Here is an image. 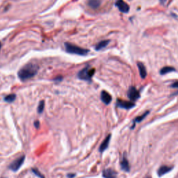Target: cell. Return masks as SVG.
I'll use <instances>...</instances> for the list:
<instances>
[{"instance_id": "6da1fadb", "label": "cell", "mask_w": 178, "mask_h": 178, "mask_svg": "<svg viewBox=\"0 0 178 178\" xmlns=\"http://www.w3.org/2000/svg\"><path fill=\"white\" fill-rule=\"evenodd\" d=\"M38 65L36 63H29L24 66L18 72V77L22 81H26L34 77L38 73Z\"/></svg>"}, {"instance_id": "7a4b0ae2", "label": "cell", "mask_w": 178, "mask_h": 178, "mask_svg": "<svg viewBox=\"0 0 178 178\" xmlns=\"http://www.w3.org/2000/svg\"><path fill=\"white\" fill-rule=\"evenodd\" d=\"M65 47H66L67 52L70 54H73L85 56L89 52L88 49H83V48L79 47V46L69 43V42H66V43H65Z\"/></svg>"}, {"instance_id": "3957f363", "label": "cell", "mask_w": 178, "mask_h": 178, "mask_svg": "<svg viewBox=\"0 0 178 178\" xmlns=\"http://www.w3.org/2000/svg\"><path fill=\"white\" fill-rule=\"evenodd\" d=\"M95 72V70L94 68H91L89 66H87L78 72L77 77L81 80L91 81L92 77L94 75Z\"/></svg>"}, {"instance_id": "277c9868", "label": "cell", "mask_w": 178, "mask_h": 178, "mask_svg": "<svg viewBox=\"0 0 178 178\" xmlns=\"http://www.w3.org/2000/svg\"><path fill=\"white\" fill-rule=\"evenodd\" d=\"M25 159V156L22 155L21 157H18V159H15L11 164L9 165V168L13 171L16 172L20 169V167L22 166V165L24 164V161Z\"/></svg>"}, {"instance_id": "5b68a950", "label": "cell", "mask_w": 178, "mask_h": 178, "mask_svg": "<svg viewBox=\"0 0 178 178\" xmlns=\"http://www.w3.org/2000/svg\"><path fill=\"white\" fill-rule=\"evenodd\" d=\"M127 96L131 101H136L140 97V93L134 87H130L127 92Z\"/></svg>"}, {"instance_id": "8992f818", "label": "cell", "mask_w": 178, "mask_h": 178, "mask_svg": "<svg viewBox=\"0 0 178 178\" xmlns=\"http://www.w3.org/2000/svg\"><path fill=\"white\" fill-rule=\"evenodd\" d=\"M116 6L120 11L124 13H127L129 11V6L123 0H117L116 1Z\"/></svg>"}, {"instance_id": "52a82bcc", "label": "cell", "mask_w": 178, "mask_h": 178, "mask_svg": "<svg viewBox=\"0 0 178 178\" xmlns=\"http://www.w3.org/2000/svg\"><path fill=\"white\" fill-rule=\"evenodd\" d=\"M116 105L118 107L122 109H129L133 108L134 107L135 105L133 102H128L125 101V100H117Z\"/></svg>"}, {"instance_id": "ba28073f", "label": "cell", "mask_w": 178, "mask_h": 178, "mask_svg": "<svg viewBox=\"0 0 178 178\" xmlns=\"http://www.w3.org/2000/svg\"><path fill=\"white\" fill-rule=\"evenodd\" d=\"M102 176L105 178H116L117 172L112 168H107L103 170Z\"/></svg>"}, {"instance_id": "9c48e42d", "label": "cell", "mask_w": 178, "mask_h": 178, "mask_svg": "<svg viewBox=\"0 0 178 178\" xmlns=\"http://www.w3.org/2000/svg\"><path fill=\"white\" fill-rule=\"evenodd\" d=\"M100 97H101L102 101L105 105H109V104H110L111 100H112V97H111V95L109 94V93L105 91V90H102V91L101 96H100Z\"/></svg>"}, {"instance_id": "30bf717a", "label": "cell", "mask_w": 178, "mask_h": 178, "mask_svg": "<svg viewBox=\"0 0 178 178\" xmlns=\"http://www.w3.org/2000/svg\"><path fill=\"white\" fill-rule=\"evenodd\" d=\"M120 166H121L122 170H124V171L128 172L130 170V166H129V161H128L125 155H123V157H122L121 162H120Z\"/></svg>"}, {"instance_id": "8fae6325", "label": "cell", "mask_w": 178, "mask_h": 178, "mask_svg": "<svg viewBox=\"0 0 178 178\" xmlns=\"http://www.w3.org/2000/svg\"><path fill=\"white\" fill-rule=\"evenodd\" d=\"M111 135L109 134L108 136L106 137L104 141L102 143V144L100 145V148H99V151L100 153H103L104 151H105L106 149H107V148L109 147V142H110V139H111Z\"/></svg>"}, {"instance_id": "7c38bea8", "label": "cell", "mask_w": 178, "mask_h": 178, "mask_svg": "<svg viewBox=\"0 0 178 178\" xmlns=\"http://www.w3.org/2000/svg\"><path fill=\"white\" fill-rule=\"evenodd\" d=\"M172 169V167L167 166H162L159 168L158 170H157V174H158V175L159 176V177H161V176L164 175L165 174L169 172Z\"/></svg>"}, {"instance_id": "4fadbf2b", "label": "cell", "mask_w": 178, "mask_h": 178, "mask_svg": "<svg viewBox=\"0 0 178 178\" xmlns=\"http://www.w3.org/2000/svg\"><path fill=\"white\" fill-rule=\"evenodd\" d=\"M137 66H138V68L139 70V73H140L141 77L143 78V79L146 78V75H147V71H146V67H145L144 65L141 62H138Z\"/></svg>"}, {"instance_id": "5bb4252c", "label": "cell", "mask_w": 178, "mask_h": 178, "mask_svg": "<svg viewBox=\"0 0 178 178\" xmlns=\"http://www.w3.org/2000/svg\"><path fill=\"white\" fill-rule=\"evenodd\" d=\"M88 4L90 8L93 9L97 8L101 4V0H88Z\"/></svg>"}, {"instance_id": "9a60e30c", "label": "cell", "mask_w": 178, "mask_h": 178, "mask_svg": "<svg viewBox=\"0 0 178 178\" xmlns=\"http://www.w3.org/2000/svg\"><path fill=\"white\" fill-rule=\"evenodd\" d=\"M109 43V40H102V41H100L99 43H97L95 46V49L96 50H100L103 48H105L108 45V44Z\"/></svg>"}, {"instance_id": "2e32d148", "label": "cell", "mask_w": 178, "mask_h": 178, "mask_svg": "<svg viewBox=\"0 0 178 178\" xmlns=\"http://www.w3.org/2000/svg\"><path fill=\"white\" fill-rule=\"evenodd\" d=\"M149 114V111H147V112H146L145 113V114H143L142 115V116H138L137 117V118H136V119H135L134 120V125H133V126L132 127H131V129H133L134 127V126H135V123H136V122H141L145 118H146V116H148V114Z\"/></svg>"}, {"instance_id": "e0dca14e", "label": "cell", "mask_w": 178, "mask_h": 178, "mask_svg": "<svg viewBox=\"0 0 178 178\" xmlns=\"http://www.w3.org/2000/svg\"><path fill=\"white\" fill-rule=\"evenodd\" d=\"M174 70H175V68H172V67L166 66V67H164V68H163L161 70L160 74L162 75H164L167 73H169V72H170L174 71Z\"/></svg>"}, {"instance_id": "ac0fdd59", "label": "cell", "mask_w": 178, "mask_h": 178, "mask_svg": "<svg viewBox=\"0 0 178 178\" xmlns=\"http://www.w3.org/2000/svg\"><path fill=\"white\" fill-rule=\"evenodd\" d=\"M16 94H10V95H6L4 97V101L6 102H8V103H11V102H13L15 100H16Z\"/></svg>"}, {"instance_id": "d6986e66", "label": "cell", "mask_w": 178, "mask_h": 178, "mask_svg": "<svg viewBox=\"0 0 178 178\" xmlns=\"http://www.w3.org/2000/svg\"><path fill=\"white\" fill-rule=\"evenodd\" d=\"M44 101H40L39 103V105L38 107V114H42V111L44 110Z\"/></svg>"}, {"instance_id": "ffe728a7", "label": "cell", "mask_w": 178, "mask_h": 178, "mask_svg": "<svg viewBox=\"0 0 178 178\" xmlns=\"http://www.w3.org/2000/svg\"><path fill=\"white\" fill-rule=\"evenodd\" d=\"M32 172H33V174H35L37 177H40V178H44V176L42 175V174L40 172L38 169H36V168H32Z\"/></svg>"}, {"instance_id": "44dd1931", "label": "cell", "mask_w": 178, "mask_h": 178, "mask_svg": "<svg viewBox=\"0 0 178 178\" xmlns=\"http://www.w3.org/2000/svg\"><path fill=\"white\" fill-rule=\"evenodd\" d=\"M34 126H35V127L37 128V129L40 127V122H39L38 120H36V121L34 122Z\"/></svg>"}, {"instance_id": "7402d4cb", "label": "cell", "mask_w": 178, "mask_h": 178, "mask_svg": "<svg viewBox=\"0 0 178 178\" xmlns=\"http://www.w3.org/2000/svg\"><path fill=\"white\" fill-rule=\"evenodd\" d=\"M172 88H178V81H175L171 85Z\"/></svg>"}, {"instance_id": "603a6c76", "label": "cell", "mask_w": 178, "mask_h": 178, "mask_svg": "<svg viewBox=\"0 0 178 178\" xmlns=\"http://www.w3.org/2000/svg\"><path fill=\"white\" fill-rule=\"evenodd\" d=\"M62 79H63V78L61 77H58L57 78H56V79H54V80L55 81H61Z\"/></svg>"}, {"instance_id": "cb8c5ba5", "label": "cell", "mask_w": 178, "mask_h": 178, "mask_svg": "<svg viewBox=\"0 0 178 178\" xmlns=\"http://www.w3.org/2000/svg\"><path fill=\"white\" fill-rule=\"evenodd\" d=\"M75 174H68V177L69 178H72L73 177H75Z\"/></svg>"}, {"instance_id": "d4e9b609", "label": "cell", "mask_w": 178, "mask_h": 178, "mask_svg": "<svg viewBox=\"0 0 178 178\" xmlns=\"http://www.w3.org/2000/svg\"><path fill=\"white\" fill-rule=\"evenodd\" d=\"M160 1V3L161 4H164L165 3H166V1H167V0H159Z\"/></svg>"}, {"instance_id": "484cf974", "label": "cell", "mask_w": 178, "mask_h": 178, "mask_svg": "<svg viewBox=\"0 0 178 178\" xmlns=\"http://www.w3.org/2000/svg\"><path fill=\"white\" fill-rule=\"evenodd\" d=\"M1 43L0 42V49H1Z\"/></svg>"}, {"instance_id": "4316f807", "label": "cell", "mask_w": 178, "mask_h": 178, "mask_svg": "<svg viewBox=\"0 0 178 178\" xmlns=\"http://www.w3.org/2000/svg\"><path fill=\"white\" fill-rule=\"evenodd\" d=\"M146 178H151L150 177H146Z\"/></svg>"}]
</instances>
